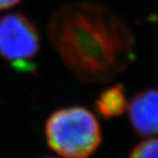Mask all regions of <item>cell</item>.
Instances as JSON below:
<instances>
[{"label":"cell","mask_w":158,"mask_h":158,"mask_svg":"<svg viewBox=\"0 0 158 158\" xmlns=\"http://www.w3.org/2000/svg\"><path fill=\"white\" fill-rule=\"evenodd\" d=\"M47 145L64 158H89L101 144V127L84 106L58 109L45 123Z\"/></svg>","instance_id":"2"},{"label":"cell","mask_w":158,"mask_h":158,"mask_svg":"<svg viewBox=\"0 0 158 158\" xmlns=\"http://www.w3.org/2000/svg\"><path fill=\"white\" fill-rule=\"evenodd\" d=\"M44 158H55V157H44Z\"/></svg>","instance_id":"8"},{"label":"cell","mask_w":158,"mask_h":158,"mask_svg":"<svg viewBox=\"0 0 158 158\" xmlns=\"http://www.w3.org/2000/svg\"><path fill=\"white\" fill-rule=\"evenodd\" d=\"M128 120L137 135H158V88L138 91L127 102Z\"/></svg>","instance_id":"4"},{"label":"cell","mask_w":158,"mask_h":158,"mask_svg":"<svg viewBox=\"0 0 158 158\" xmlns=\"http://www.w3.org/2000/svg\"><path fill=\"white\" fill-rule=\"evenodd\" d=\"M20 1L21 0H0V10L13 7V6L18 5Z\"/></svg>","instance_id":"7"},{"label":"cell","mask_w":158,"mask_h":158,"mask_svg":"<svg viewBox=\"0 0 158 158\" xmlns=\"http://www.w3.org/2000/svg\"><path fill=\"white\" fill-rule=\"evenodd\" d=\"M48 37L67 68L84 82L111 81L134 59L135 43L127 25L96 3L59 8L48 24Z\"/></svg>","instance_id":"1"},{"label":"cell","mask_w":158,"mask_h":158,"mask_svg":"<svg viewBox=\"0 0 158 158\" xmlns=\"http://www.w3.org/2000/svg\"><path fill=\"white\" fill-rule=\"evenodd\" d=\"M127 108L125 90L122 84L104 89L96 100V110L106 118L121 116Z\"/></svg>","instance_id":"5"},{"label":"cell","mask_w":158,"mask_h":158,"mask_svg":"<svg viewBox=\"0 0 158 158\" xmlns=\"http://www.w3.org/2000/svg\"><path fill=\"white\" fill-rule=\"evenodd\" d=\"M40 34L32 21L22 13L0 19V56L18 70H34L32 60L40 51Z\"/></svg>","instance_id":"3"},{"label":"cell","mask_w":158,"mask_h":158,"mask_svg":"<svg viewBox=\"0 0 158 158\" xmlns=\"http://www.w3.org/2000/svg\"><path fill=\"white\" fill-rule=\"evenodd\" d=\"M128 158H158V138H149L137 144Z\"/></svg>","instance_id":"6"}]
</instances>
